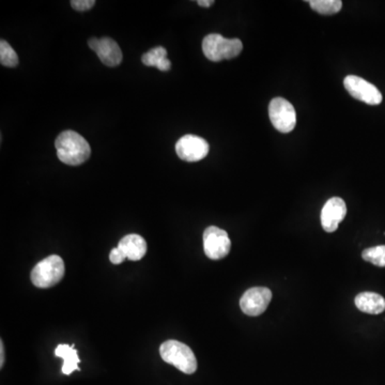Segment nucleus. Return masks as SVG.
I'll use <instances>...</instances> for the list:
<instances>
[{"label":"nucleus","mask_w":385,"mask_h":385,"mask_svg":"<svg viewBox=\"0 0 385 385\" xmlns=\"http://www.w3.org/2000/svg\"><path fill=\"white\" fill-rule=\"evenodd\" d=\"M197 3L200 7L209 8L213 5L214 1L213 0H199V1H197Z\"/></svg>","instance_id":"nucleus-22"},{"label":"nucleus","mask_w":385,"mask_h":385,"mask_svg":"<svg viewBox=\"0 0 385 385\" xmlns=\"http://www.w3.org/2000/svg\"><path fill=\"white\" fill-rule=\"evenodd\" d=\"M309 3L311 9L323 15H336L343 8L341 0H311Z\"/></svg>","instance_id":"nucleus-16"},{"label":"nucleus","mask_w":385,"mask_h":385,"mask_svg":"<svg viewBox=\"0 0 385 385\" xmlns=\"http://www.w3.org/2000/svg\"><path fill=\"white\" fill-rule=\"evenodd\" d=\"M0 63L5 67H15L19 65L17 54L5 40H1L0 42Z\"/></svg>","instance_id":"nucleus-18"},{"label":"nucleus","mask_w":385,"mask_h":385,"mask_svg":"<svg viewBox=\"0 0 385 385\" xmlns=\"http://www.w3.org/2000/svg\"><path fill=\"white\" fill-rule=\"evenodd\" d=\"M362 258L367 263H372L377 267L385 268V245L374 246L365 249Z\"/></svg>","instance_id":"nucleus-17"},{"label":"nucleus","mask_w":385,"mask_h":385,"mask_svg":"<svg viewBox=\"0 0 385 385\" xmlns=\"http://www.w3.org/2000/svg\"><path fill=\"white\" fill-rule=\"evenodd\" d=\"M160 353L164 362L172 365L184 374L192 375L197 370L195 354L190 347L181 341H165L161 346Z\"/></svg>","instance_id":"nucleus-2"},{"label":"nucleus","mask_w":385,"mask_h":385,"mask_svg":"<svg viewBox=\"0 0 385 385\" xmlns=\"http://www.w3.org/2000/svg\"><path fill=\"white\" fill-rule=\"evenodd\" d=\"M243 44L239 39H226L218 33L207 35L202 41V51L204 56L213 63L229 60L239 56Z\"/></svg>","instance_id":"nucleus-3"},{"label":"nucleus","mask_w":385,"mask_h":385,"mask_svg":"<svg viewBox=\"0 0 385 385\" xmlns=\"http://www.w3.org/2000/svg\"><path fill=\"white\" fill-rule=\"evenodd\" d=\"M55 354L63 360V374L69 376L72 374L73 371L79 370V364L81 360H79L76 349L74 348V345L73 346L67 345V343L58 345V347L55 349Z\"/></svg>","instance_id":"nucleus-14"},{"label":"nucleus","mask_w":385,"mask_h":385,"mask_svg":"<svg viewBox=\"0 0 385 385\" xmlns=\"http://www.w3.org/2000/svg\"><path fill=\"white\" fill-rule=\"evenodd\" d=\"M3 350H5V347H3V343L1 341L0 343V367L3 368V364H5V353H3Z\"/></svg>","instance_id":"nucleus-21"},{"label":"nucleus","mask_w":385,"mask_h":385,"mask_svg":"<svg viewBox=\"0 0 385 385\" xmlns=\"http://www.w3.org/2000/svg\"><path fill=\"white\" fill-rule=\"evenodd\" d=\"M272 293L267 287H254L246 290L240 300V307L245 315L257 317L267 311Z\"/></svg>","instance_id":"nucleus-8"},{"label":"nucleus","mask_w":385,"mask_h":385,"mask_svg":"<svg viewBox=\"0 0 385 385\" xmlns=\"http://www.w3.org/2000/svg\"><path fill=\"white\" fill-rule=\"evenodd\" d=\"M346 215V202L339 197L331 198L321 210V225L325 231L334 232Z\"/></svg>","instance_id":"nucleus-11"},{"label":"nucleus","mask_w":385,"mask_h":385,"mask_svg":"<svg viewBox=\"0 0 385 385\" xmlns=\"http://www.w3.org/2000/svg\"><path fill=\"white\" fill-rule=\"evenodd\" d=\"M355 306L369 315H379L385 311V299L375 293H362L354 299Z\"/></svg>","instance_id":"nucleus-13"},{"label":"nucleus","mask_w":385,"mask_h":385,"mask_svg":"<svg viewBox=\"0 0 385 385\" xmlns=\"http://www.w3.org/2000/svg\"><path fill=\"white\" fill-rule=\"evenodd\" d=\"M95 0H73L71 1L73 9L79 12L88 11L91 8L95 7Z\"/></svg>","instance_id":"nucleus-19"},{"label":"nucleus","mask_w":385,"mask_h":385,"mask_svg":"<svg viewBox=\"0 0 385 385\" xmlns=\"http://www.w3.org/2000/svg\"><path fill=\"white\" fill-rule=\"evenodd\" d=\"M65 263L60 256L51 255L40 261L33 271L31 279L38 288H51L60 283L65 277Z\"/></svg>","instance_id":"nucleus-4"},{"label":"nucleus","mask_w":385,"mask_h":385,"mask_svg":"<svg viewBox=\"0 0 385 385\" xmlns=\"http://www.w3.org/2000/svg\"><path fill=\"white\" fill-rule=\"evenodd\" d=\"M210 146L204 138L196 135H184L176 144L179 158L186 162H198L209 154Z\"/></svg>","instance_id":"nucleus-9"},{"label":"nucleus","mask_w":385,"mask_h":385,"mask_svg":"<svg viewBox=\"0 0 385 385\" xmlns=\"http://www.w3.org/2000/svg\"><path fill=\"white\" fill-rule=\"evenodd\" d=\"M118 247L126 257L132 261H138L144 258L147 253L146 240L142 236L134 234L123 237L119 242Z\"/></svg>","instance_id":"nucleus-12"},{"label":"nucleus","mask_w":385,"mask_h":385,"mask_svg":"<svg viewBox=\"0 0 385 385\" xmlns=\"http://www.w3.org/2000/svg\"><path fill=\"white\" fill-rule=\"evenodd\" d=\"M59 160L70 166H79L88 160L91 154L90 145L84 137L74 131H65L55 142Z\"/></svg>","instance_id":"nucleus-1"},{"label":"nucleus","mask_w":385,"mask_h":385,"mask_svg":"<svg viewBox=\"0 0 385 385\" xmlns=\"http://www.w3.org/2000/svg\"><path fill=\"white\" fill-rule=\"evenodd\" d=\"M126 259V255L119 249L118 246L113 249L110 254H109V260H110L114 265H120V263H122Z\"/></svg>","instance_id":"nucleus-20"},{"label":"nucleus","mask_w":385,"mask_h":385,"mask_svg":"<svg viewBox=\"0 0 385 385\" xmlns=\"http://www.w3.org/2000/svg\"><path fill=\"white\" fill-rule=\"evenodd\" d=\"M88 45L107 67H117L122 61V51L118 43L112 38H90L88 40Z\"/></svg>","instance_id":"nucleus-10"},{"label":"nucleus","mask_w":385,"mask_h":385,"mask_svg":"<svg viewBox=\"0 0 385 385\" xmlns=\"http://www.w3.org/2000/svg\"><path fill=\"white\" fill-rule=\"evenodd\" d=\"M231 249V241L225 230L210 226L204 232V251L208 258L220 260L225 258Z\"/></svg>","instance_id":"nucleus-6"},{"label":"nucleus","mask_w":385,"mask_h":385,"mask_svg":"<svg viewBox=\"0 0 385 385\" xmlns=\"http://www.w3.org/2000/svg\"><path fill=\"white\" fill-rule=\"evenodd\" d=\"M142 61L147 67H156L163 72H167L172 67V63L167 58V51L162 47H154L145 53Z\"/></svg>","instance_id":"nucleus-15"},{"label":"nucleus","mask_w":385,"mask_h":385,"mask_svg":"<svg viewBox=\"0 0 385 385\" xmlns=\"http://www.w3.org/2000/svg\"><path fill=\"white\" fill-rule=\"evenodd\" d=\"M269 117L274 128L281 133H290L297 124V113L289 101L274 98L270 102Z\"/></svg>","instance_id":"nucleus-5"},{"label":"nucleus","mask_w":385,"mask_h":385,"mask_svg":"<svg viewBox=\"0 0 385 385\" xmlns=\"http://www.w3.org/2000/svg\"><path fill=\"white\" fill-rule=\"evenodd\" d=\"M343 86L351 97L368 105H379L382 102V93L375 85L357 75H348L343 81Z\"/></svg>","instance_id":"nucleus-7"}]
</instances>
